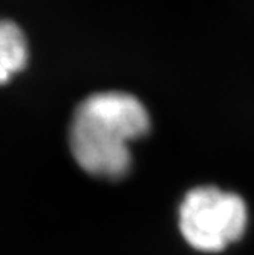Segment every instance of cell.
I'll return each instance as SVG.
<instances>
[{"instance_id":"obj_3","label":"cell","mask_w":254,"mask_h":255,"mask_svg":"<svg viewBox=\"0 0 254 255\" xmlns=\"http://www.w3.org/2000/svg\"><path fill=\"white\" fill-rule=\"evenodd\" d=\"M28 40L11 20H0V84L8 83L28 64Z\"/></svg>"},{"instance_id":"obj_2","label":"cell","mask_w":254,"mask_h":255,"mask_svg":"<svg viewBox=\"0 0 254 255\" xmlns=\"http://www.w3.org/2000/svg\"><path fill=\"white\" fill-rule=\"evenodd\" d=\"M248 228V206L232 191L199 187L179 206V229L186 242L202 252H221L239 242Z\"/></svg>"},{"instance_id":"obj_1","label":"cell","mask_w":254,"mask_h":255,"mask_svg":"<svg viewBox=\"0 0 254 255\" xmlns=\"http://www.w3.org/2000/svg\"><path fill=\"white\" fill-rule=\"evenodd\" d=\"M149 130L150 115L136 97L126 92H100L78 104L69 128V147L86 173L117 180L132 167L129 142Z\"/></svg>"}]
</instances>
